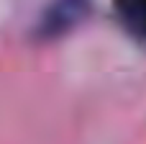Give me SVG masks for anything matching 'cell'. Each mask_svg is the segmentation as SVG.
Segmentation results:
<instances>
[{"instance_id": "6da1fadb", "label": "cell", "mask_w": 146, "mask_h": 144, "mask_svg": "<svg viewBox=\"0 0 146 144\" xmlns=\"http://www.w3.org/2000/svg\"><path fill=\"white\" fill-rule=\"evenodd\" d=\"M87 10V0H56L44 18V33H62Z\"/></svg>"}, {"instance_id": "7a4b0ae2", "label": "cell", "mask_w": 146, "mask_h": 144, "mask_svg": "<svg viewBox=\"0 0 146 144\" xmlns=\"http://www.w3.org/2000/svg\"><path fill=\"white\" fill-rule=\"evenodd\" d=\"M115 8L126 28L146 44V0H115Z\"/></svg>"}]
</instances>
